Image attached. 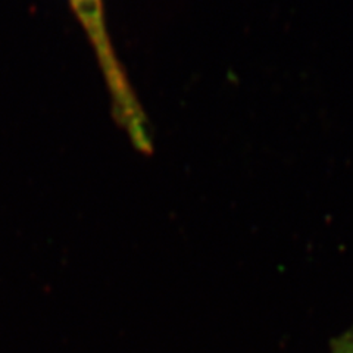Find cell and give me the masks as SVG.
Returning a JSON list of instances; mask_svg holds the SVG:
<instances>
[{
	"instance_id": "obj_1",
	"label": "cell",
	"mask_w": 353,
	"mask_h": 353,
	"mask_svg": "<svg viewBox=\"0 0 353 353\" xmlns=\"http://www.w3.org/2000/svg\"><path fill=\"white\" fill-rule=\"evenodd\" d=\"M333 353H353V325L331 343Z\"/></svg>"
}]
</instances>
